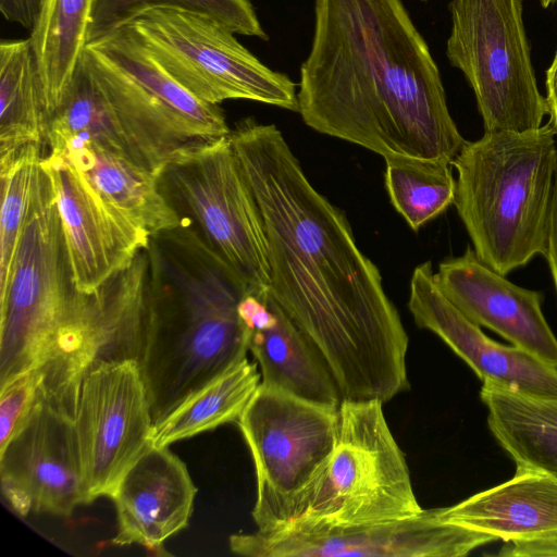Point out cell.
<instances>
[{
  "label": "cell",
  "mask_w": 557,
  "mask_h": 557,
  "mask_svg": "<svg viewBox=\"0 0 557 557\" xmlns=\"http://www.w3.org/2000/svg\"><path fill=\"white\" fill-rule=\"evenodd\" d=\"M499 556L557 557V531L528 541L506 543Z\"/></svg>",
  "instance_id": "cell-30"
},
{
  "label": "cell",
  "mask_w": 557,
  "mask_h": 557,
  "mask_svg": "<svg viewBox=\"0 0 557 557\" xmlns=\"http://www.w3.org/2000/svg\"><path fill=\"white\" fill-rule=\"evenodd\" d=\"M556 0H540L543 8H548L552 5Z\"/></svg>",
  "instance_id": "cell-34"
},
{
  "label": "cell",
  "mask_w": 557,
  "mask_h": 557,
  "mask_svg": "<svg viewBox=\"0 0 557 557\" xmlns=\"http://www.w3.org/2000/svg\"><path fill=\"white\" fill-rule=\"evenodd\" d=\"M265 300L273 310V322L251 332L249 338V351L260 369L261 384L338 407L342 397L322 358L269 293Z\"/></svg>",
  "instance_id": "cell-21"
},
{
  "label": "cell",
  "mask_w": 557,
  "mask_h": 557,
  "mask_svg": "<svg viewBox=\"0 0 557 557\" xmlns=\"http://www.w3.org/2000/svg\"><path fill=\"white\" fill-rule=\"evenodd\" d=\"M230 140L262 218L269 294L322 358L342 399L384 404L407 391V332L345 214L312 186L275 125L248 117Z\"/></svg>",
  "instance_id": "cell-1"
},
{
  "label": "cell",
  "mask_w": 557,
  "mask_h": 557,
  "mask_svg": "<svg viewBox=\"0 0 557 557\" xmlns=\"http://www.w3.org/2000/svg\"><path fill=\"white\" fill-rule=\"evenodd\" d=\"M41 384L40 373L34 371L0 389V449L25 422L40 397Z\"/></svg>",
  "instance_id": "cell-29"
},
{
  "label": "cell",
  "mask_w": 557,
  "mask_h": 557,
  "mask_svg": "<svg viewBox=\"0 0 557 557\" xmlns=\"http://www.w3.org/2000/svg\"><path fill=\"white\" fill-rule=\"evenodd\" d=\"M0 483L3 498L22 517H69L88 504L73 417L40 396L0 449Z\"/></svg>",
  "instance_id": "cell-14"
},
{
  "label": "cell",
  "mask_w": 557,
  "mask_h": 557,
  "mask_svg": "<svg viewBox=\"0 0 557 557\" xmlns=\"http://www.w3.org/2000/svg\"><path fill=\"white\" fill-rule=\"evenodd\" d=\"M337 418L338 407L260 383L237 420L255 467L257 531L286 527L332 454Z\"/></svg>",
  "instance_id": "cell-10"
},
{
  "label": "cell",
  "mask_w": 557,
  "mask_h": 557,
  "mask_svg": "<svg viewBox=\"0 0 557 557\" xmlns=\"http://www.w3.org/2000/svg\"><path fill=\"white\" fill-rule=\"evenodd\" d=\"M157 7L203 13L219 21L234 34L268 39L250 0H94L87 44L107 36L143 12Z\"/></svg>",
  "instance_id": "cell-27"
},
{
  "label": "cell",
  "mask_w": 557,
  "mask_h": 557,
  "mask_svg": "<svg viewBox=\"0 0 557 557\" xmlns=\"http://www.w3.org/2000/svg\"><path fill=\"white\" fill-rule=\"evenodd\" d=\"M94 0H45L30 32L49 117L62 103L87 44Z\"/></svg>",
  "instance_id": "cell-24"
},
{
  "label": "cell",
  "mask_w": 557,
  "mask_h": 557,
  "mask_svg": "<svg viewBox=\"0 0 557 557\" xmlns=\"http://www.w3.org/2000/svg\"><path fill=\"white\" fill-rule=\"evenodd\" d=\"M82 55L148 171L161 175L182 151L230 135L220 106L175 81L128 25L88 42Z\"/></svg>",
  "instance_id": "cell-6"
},
{
  "label": "cell",
  "mask_w": 557,
  "mask_h": 557,
  "mask_svg": "<svg viewBox=\"0 0 557 557\" xmlns=\"http://www.w3.org/2000/svg\"><path fill=\"white\" fill-rule=\"evenodd\" d=\"M545 258L557 293V174L555 178Z\"/></svg>",
  "instance_id": "cell-32"
},
{
  "label": "cell",
  "mask_w": 557,
  "mask_h": 557,
  "mask_svg": "<svg viewBox=\"0 0 557 557\" xmlns=\"http://www.w3.org/2000/svg\"><path fill=\"white\" fill-rule=\"evenodd\" d=\"M177 211L199 232L246 294L264 299L270 286L267 236L239 170L230 135L182 151L160 175Z\"/></svg>",
  "instance_id": "cell-9"
},
{
  "label": "cell",
  "mask_w": 557,
  "mask_h": 557,
  "mask_svg": "<svg viewBox=\"0 0 557 557\" xmlns=\"http://www.w3.org/2000/svg\"><path fill=\"white\" fill-rule=\"evenodd\" d=\"M422 510L383 403L342 399L332 454L277 532L380 523Z\"/></svg>",
  "instance_id": "cell-7"
},
{
  "label": "cell",
  "mask_w": 557,
  "mask_h": 557,
  "mask_svg": "<svg viewBox=\"0 0 557 557\" xmlns=\"http://www.w3.org/2000/svg\"><path fill=\"white\" fill-rule=\"evenodd\" d=\"M75 287L91 294L150 244V234L108 205L62 154L44 151Z\"/></svg>",
  "instance_id": "cell-15"
},
{
  "label": "cell",
  "mask_w": 557,
  "mask_h": 557,
  "mask_svg": "<svg viewBox=\"0 0 557 557\" xmlns=\"http://www.w3.org/2000/svg\"><path fill=\"white\" fill-rule=\"evenodd\" d=\"M448 516L470 529L506 543L557 531V480L517 467L508 481L446 507Z\"/></svg>",
  "instance_id": "cell-19"
},
{
  "label": "cell",
  "mask_w": 557,
  "mask_h": 557,
  "mask_svg": "<svg viewBox=\"0 0 557 557\" xmlns=\"http://www.w3.org/2000/svg\"><path fill=\"white\" fill-rule=\"evenodd\" d=\"M556 134L549 122L527 132H484L451 162L457 213L478 258L500 274L545 257Z\"/></svg>",
  "instance_id": "cell-5"
},
{
  "label": "cell",
  "mask_w": 557,
  "mask_h": 557,
  "mask_svg": "<svg viewBox=\"0 0 557 557\" xmlns=\"http://www.w3.org/2000/svg\"><path fill=\"white\" fill-rule=\"evenodd\" d=\"M260 383L258 364L244 359L154 426L152 444L169 446L223 424L237 422Z\"/></svg>",
  "instance_id": "cell-25"
},
{
  "label": "cell",
  "mask_w": 557,
  "mask_h": 557,
  "mask_svg": "<svg viewBox=\"0 0 557 557\" xmlns=\"http://www.w3.org/2000/svg\"><path fill=\"white\" fill-rule=\"evenodd\" d=\"M108 356L96 299L74 285L54 190L41 168L9 278L0 288V389L38 372L41 396L74 418L84 375Z\"/></svg>",
  "instance_id": "cell-4"
},
{
  "label": "cell",
  "mask_w": 557,
  "mask_h": 557,
  "mask_svg": "<svg viewBox=\"0 0 557 557\" xmlns=\"http://www.w3.org/2000/svg\"><path fill=\"white\" fill-rule=\"evenodd\" d=\"M385 164L391 202L414 232L454 205L456 180L450 163L386 160Z\"/></svg>",
  "instance_id": "cell-26"
},
{
  "label": "cell",
  "mask_w": 557,
  "mask_h": 557,
  "mask_svg": "<svg viewBox=\"0 0 557 557\" xmlns=\"http://www.w3.org/2000/svg\"><path fill=\"white\" fill-rule=\"evenodd\" d=\"M196 494L185 462L169 446L151 444L110 496L117 521L111 543L136 544L153 555H166L163 544L188 525Z\"/></svg>",
  "instance_id": "cell-18"
},
{
  "label": "cell",
  "mask_w": 557,
  "mask_h": 557,
  "mask_svg": "<svg viewBox=\"0 0 557 557\" xmlns=\"http://www.w3.org/2000/svg\"><path fill=\"white\" fill-rule=\"evenodd\" d=\"M450 64L470 84L485 132H527L548 114L537 88L522 0H451Z\"/></svg>",
  "instance_id": "cell-8"
},
{
  "label": "cell",
  "mask_w": 557,
  "mask_h": 557,
  "mask_svg": "<svg viewBox=\"0 0 557 557\" xmlns=\"http://www.w3.org/2000/svg\"><path fill=\"white\" fill-rule=\"evenodd\" d=\"M147 252L150 289L131 358L154 429L247 358L250 331L238 314L243 286L188 220L151 236Z\"/></svg>",
  "instance_id": "cell-3"
},
{
  "label": "cell",
  "mask_w": 557,
  "mask_h": 557,
  "mask_svg": "<svg viewBox=\"0 0 557 557\" xmlns=\"http://www.w3.org/2000/svg\"><path fill=\"white\" fill-rule=\"evenodd\" d=\"M480 395L487 408L490 431L516 466L557 480V398L493 382H484Z\"/></svg>",
  "instance_id": "cell-22"
},
{
  "label": "cell",
  "mask_w": 557,
  "mask_h": 557,
  "mask_svg": "<svg viewBox=\"0 0 557 557\" xmlns=\"http://www.w3.org/2000/svg\"><path fill=\"white\" fill-rule=\"evenodd\" d=\"M495 541L441 507L357 527L233 534L228 543L234 554L249 557H461Z\"/></svg>",
  "instance_id": "cell-13"
},
{
  "label": "cell",
  "mask_w": 557,
  "mask_h": 557,
  "mask_svg": "<svg viewBox=\"0 0 557 557\" xmlns=\"http://www.w3.org/2000/svg\"><path fill=\"white\" fill-rule=\"evenodd\" d=\"M49 115L30 38L0 44V158L45 145Z\"/></svg>",
  "instance_id": "cell-23"
},
{
  "label": "cell",
  "mask_w": 557,
  "mask_h": 557,
  "mask_svg": "<svg viewBox=\"0 0 557 557\" xmlns=\"http://www.w3.org/2000/svg\"><path fill=\"white\" fill-rule=\"evenodd\" d=\"M408 308L416 324L437 335L483 383L557 398V369L521 348L486 336L442 293L430 261L413 270Z\"/></svg>",
  "instance_id": "cell-16"
},
{
  "label": "cell",
  "mask_w": 557,
  "mask_h": 557,
  "mask_svg": "<svg viewBox=\"0 0 557 557\" xmlns=\"http://www.w3.org/2000/svg\"><path fill=\"white\" fill-rule=\"evenodd\" d=\"M297 100L307 126L385 161L451 164L467 141L400 0H315Z\"/></svg>",
  "instance_id": "cell-2"
},
{
  "label": "cell",
  "mask_w": 557,
  "mask_h": 557,
  "mask_svg": "<svg viewBox=\"0 0 557 557\" xmlns=\"http://www.w3.org/2000/svg\"><path fill=\"white\" fill-rule=\"evenodd\" d=\"M126 25L165 71L198 99L218 106L246 99L298 111L295 84L262 64L215 18L157 7Z\"/></svg>",
  "instance_id": "cell-11"
},
{
  "label": "cell",
  "mask_w": 557,
  "mask_h": 557,
  "mask_svg": "<svg viewBox=\"0 0 557 557\" xmlns=\"http://www.w3.org/2000/svg\"><path fill=\"white\" fill-rule=\"evenodd\" d=\"M44 146L34 144L0 158V288L9 278L16 247L29 214L40 173Z\"/></svg>",
  "instance_id": "cell-28"
},
{
  "label": "cell",
  "mask_w": 557,
  "mask_h": 557,
  "mask_svg": "<svg viewBox=\"0 0 557 557\" xmlns=\"http://www.w3.org/2000/svg\"><path fill=\"white\" fill-rule=\"evenodd\" d=\"M45 0H0L3 17L32 32L39 17Z\"/></svg>",
  "instance_id": "cell-31"
},
{
  "label": "cell",
  "mask_w": 557,
  "mask_h": 557,
  "mask_svg": "<svg viewBox=\"0 0 557 557\" xmlns=\"http://www.w3.org/2000/svg\"><path fill=\"white\" fill-rule=\"evenodd\" d=\"M88 504L110 497L152 444L146 385L133 358L100 359L84 375L74 413Z\"/></svg>",
  "instance_id": "cell-12"
},
{
  "label": "cell",
  "mask_w": 557,
  "mask_h": 557,
  "mask_svg": "<svg viewBox=\"0 0 557 557\" xmlns=\"http://www.w3.org/2000/svg\"><path fill=\"white\" fill-rule=\"evenodd\" d=\"M44 151L65 157L108 205L150 236L182 225L184 218L164 194L160 175L95 145Z\"/></svg>",
  "instance_id": "cell-20"
},
{
  "label": "cell",
  "mask_w": 557,
  "mask_h": 557,
  "mask_svg": "<svg viewBox=\"0 0 557 557\" xmlns=\"http://www.w3.org/2000/svg\"><path fill=\"white\" fill-rule=\"evenodd\" d=\"M545 88L549 123L557 133V50L549 67L546 71Z\"/></svg>",
  "instance_id": "cell-33"
},
{
  "label": "cell",
  "mask_w": 557,
  "mask_h": 557,
  "mask_svg": "<svg viewBox=\"0 0 557 557\" xmlns=\"http://www.w3.org/2000/svg\"><path fill=\"white\" fill-rule=\"evenodd\" d=\"M434 276L442 293L469 320L557 369V337L543 314L541 293L511 283L470 247L441 262Z\"/></svg>",
  "instance_id": "cell-17"
}]
</instances>
